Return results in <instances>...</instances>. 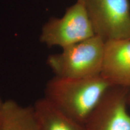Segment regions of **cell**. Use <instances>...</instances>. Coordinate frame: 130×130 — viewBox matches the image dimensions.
<instances>
[{"mask_svg": "<svg viewBox=\"0 0 130 130\" xmlns=\"http://www.w3.org/2000/svg\"><path fill=\"white\" fill-rule=\"evenodd\" d=\"M105 41L98 36L62 49L48 57L46 64L54 76L81 78L101 75Z\"/></svg>", "mask_w": 130, "mask_h": 130, "instance_id": "2", "label": "cell"}, {"mask_svg": "<svg viewBox=\"0 0 130 130\" xmlns=\"http://www.w3.org/2000/svg\"><path fill=\"white\" fill-rule=\"evenodd\" d=\"M127 103H128V105L129 108H130V90L128 91V95H127Z\"/></svg>", "mask_w": 130, "mask_h": 130, "instance_id": "10", "label": "cell"}, {"mask_svg": "<svg viewBox=\"0 0 130 130\" xmlns=\"http://www.w3.org/2000/svg\"><path fill=\"white\" fill-rule=\"evenodd\" d=\"M1 130H40L32 106L13 100L4 101Z\"/></svg>", "mask_w": 130, "mask_h": 130, "instance_id": "8", "label": "cell"}, {"mask_svg": "<svg viewBox=\"0 0 130 130\" xmlns=\"http://www.w3.org/2000/svg\"><path fill=\"white\" fill-rule=\"evenodd\" d=\"M101 75L111 86L130 90V39L105 42Z\"/></svg>", "mask_w": 130, "mask_h": 130, "instance_id": "6", "label": "cell"}, {"mask_svg": "<svg viewBox=\"0 0 130 130\" xmlns=\"http://www.w3.org/2000/svg\"><path fill=\"white\" fill-rule=\"evenodd\" d=\"M96 36L105 42L130 39L129 0H83Z\"/></svg>", "mask_w": 130, "mask_h": 130, "instance_id": "4", "label": "cell"}, {"mask_svg": "<svg viewBox=\"0 0 130 130\" xmlns=\"http://www.w3.org/2000/svg\"><path fill=\"white\" fill-rule=\"evenodd\" d=\"M129 89L111 86L84 125L86 130H130Z\"/></svg>", "mask_w": 130, "mask_h": 130, "instance_id": "5", "label": "cell"}, {"mask_svg": "<svg viewBox=\"0 0 130 130\" xmlns=\"http://www.w3.org/2000/svg\"><path fill=\"white\" fill-rule=\"evenodd\" d=\"M95 35L83 1L77 0L61 18L48 19L42 27L39 39L48 47L64 49Z\"/></svg>", "mask_w": 130, "mask_h": 130, "instance_id": "3", "label": "cell"}, {"mask_svg": "<svg viewBox=\"0 0 130 130\" xmlns=\"http://www.w3.org/2000/svg\"><path fill=\"white\" fill-rule=\"evenodd\" d=\"M110 87L101 75L81 78L54 76L46 83L44 97L66 116L84 125Z\"/></svg>", "mask_w": 130, "mask_h": 130, "instance_id": "1", "label": "cell"}, {"mask_svg": "<svg viewBox=\"0 0 130 130\" xmlns=\"http://www.w3.org/2000/svg\"><path fill=\"white\" fill-rule=\"evenodd\" d=\"M32 107L40 130H86L83 125L66 116L45 97Z\"/></svg>", "mask_w": 130, "mask_h": 130, "instance_id": "7", "label": "cell"}, {"mask_svg": "<svg viewBox=\"0 0 130 130\" xmlns=\"http://www.w3.org/2000/svg\"><path fill=\"white\" fill-rule=\"evenodd\" d=\"M3 105H4V101H3L0 98V130H1V127H2Z\"/></svg>", "mask_w": 130, "mask_h": 130, "instance_id": "9", "label": "cell"}]
</instances>
